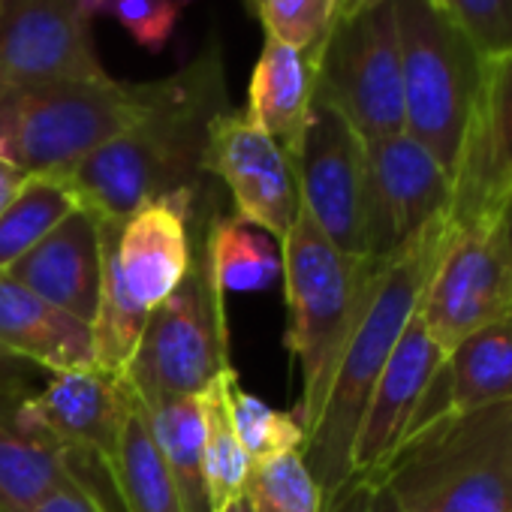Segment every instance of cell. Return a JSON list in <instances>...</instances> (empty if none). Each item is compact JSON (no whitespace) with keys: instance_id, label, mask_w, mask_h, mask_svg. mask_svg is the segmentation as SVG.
<instances>
[{"instance_id":"cell-1","label":"cell","mask_w":512,"mask_h":512,"mask_svg":"<svg viewBox=\"0 0 512 512\" xmlns=\"http://www.w3.org/2000/svg\"><path fill=\"white\" fill-rule=\"evenodd\" d=\"M229 109L223 46L217 37L178 73L154 82L151 109L121 136L97 148L64 181L100 220H127L154 199L199 193L211 121Z\"/></svg>"},{"instance_id":"cell-2","label":"cell","mask_w":512,"mask_h":512,"mask_svg":"<svg viewBox=\"0 0 512 512\" xmlns=\"http://www.w3.org/2000/svg\"><path fill=\"white\" fill-rule=\"evenodd\" d=\"M452 223L455 214L425 229L392 260H383L371 278L362 311L338 356L323 410L302 449L326 500L353 476L350 458L362 413L395 344L419 308L422 290L452 232Z\"/></svg>"},{"instance_id":"cell-3","label":"cell","mask_w":512,"mask_h":512,"mask_svg":"<svg viewBox=\"0 0 512 512\" xmlns=\"http://www.w3.org/2000/svg\"><path fill=\"white\" fill-rule=\"evenodd\" d=\"M220 208L217 181L202 193L193 211V260L181 287L148 314L133 362L124 374L133 395L154 407L169 398H196L229 362L226 293L217 281L208 220Z\"/></svg>"},{"instance_id":"cell-4","label":"cell","mask_w":512,"mask_h":512,"mask_svg":"<svg viewBox=\"0 0 512 512\" xmlns=\"http://www.w3.org/2000/svg\"><path fill=\"white\" fill-rule=\"evenodd\" d=\"M281 260L290 311L287 350L302 374L296 416L308 434L380 263L335 247L302 208L281 244Z\"/></svg>"},{"instance_id":"cell-5","label":"cell","mask_w":512,"mask_h":512,"mask_svg":"<svg viewBox=\"0 0 512 512\" xmlns=\"http://www.w3.org/2000/svg\"><path fill=\"white\" fill-rule=\"evenodd\" d=\"M383 476L401 512H512V404L431 419Z\"/></svg>"},{"instance_id":"cell-6","label":"cell","mask_w":512,"mask_h":512,"mask_svg":"<svg viewBox=\"0 0 512 512\" xmlns=\"http://www.w3.org/2000/svg\"><path fill=\"white\" fill-rule=\"evenodd\" d=\"M154 100V82H61L10 91L0 118V160L25 175L67 178L97 148L130 130Z\"/></svg>"},{"instance_id":"cell-7","label":"cell","mask_w":512,"mask_h":512,"mask_svg":"<svg viewBox=\"0 0 512 512\" xmlns=\"http://www.w3.org/2000/svg\"><path fill=\"white\" fill-rule=\"evenodd\" d=\"M401 79H404V133L413 136L449 175L452 190L464 172L482 61L428 0H395Z\"/></svg>"},{"instance_id":"cell-8","label":"cell","mask_w":512,"mask_h":512,"mask_svg":"<svg viewBox=\"0 0 512 512\" xmlns=\"http://www.w3.org/2000/svg\"><path fill=\"white\" fill-rule=\"evenodd\" d=\"M314 97L329 103L365 142L404 133L395 0H374L332 22L320 49Z\"/></svg>"},{"instance_id":"cell-9","label":"cell","mask_w":512,"mask_h":512,"mask_svg":"<svg viewBox=\"0 0 512 512\" xmlns=\"http://www.w3.org/2000/svg\"><path fill=\"white\" fill-rule=\"evenodd\" d=\"M512 314V247L500 214L455 217L416 317L443 353Z\"/></svg>"},{"instance_id":"cell-10","label":"cell","mask_w":512,"mask_h":512,"mask_svg":"<svg viewBox=\"0 0 512 512\" xmlns=\"http://www.w3.org/2000/svg\"><path fill=\"white\" fill-rule=\"evenodd\" d=\"M293 166L302 211L335 247L368 260V142L314 97Z\"/></svg>"},{"instance_id":"cell-11","label":"cell","mask_w":512,"mask_h":512,"mask_svg":"<svg viewBox=\"0 0 512 512\" xmlns=\"http://www.w3.org/2000/svg\"><path fill=\"white\" fill-rule=\"evenodd\" d=\"M202 169L226 187L232 214L241 223L263 229L284 244L302 205L296 166L281 142L256 127L244 109L229 106L208 127Z\"/></svg>"},{"instance_id":"cell-12","label":"cell","mask_w":512,"mask_h":512,"mask_svg":"<svg viewBox=\"0 0 512 512\" xmlns=\"http://www.w3.org/2000/svg\"><path fill=\"white\" fill-rule=\"evenodd\" d=\"M85 0H4L0 88L22 91L106 79Z\"/></svg>"},{"instance_id":"cell-13","label":"cell","mask_w":512,"mask_h":512,"mask_svg":"<svg viewBox=\"0 0 512 512\" xmlns=\"http://www.w3.org/2000/svg\"><path fill=\"white\" fill-rule=\"evenodd\" d=\"M452 214V181L413 136L368 142V260H392Z\"/></svg>"},{"instance_id":"cell-14","label":"cell","mask_w":512,"mask_h":512,"mask_svg":"<svg viewBox=\"0 0 512 512\" xmlns=\"http://www.w3.org/2000/svg\"><path fill=\"white\" fill-rule=\"evenodd\" d=\"M443 362L446 353L413 314L362 413L350 458L353 476L383 473L404 443L419 431Z\"/></svg>"},{"instance_id":"cell-15","label":"cell","mask_w":512,"mask_h":512,"mask_svg":"<svg viewBox=\"0 0 512 512\" xmlns=\"http://www.w3.org/2000/svg\"><path fill=\"white\" fill-rule=\"evenodd\" d=\"M208 187L154 199L121 223L103 220L118 278L145 314L160 308L190 272L193 211Z\"/></svg>"},{"instance_id":"cell-16","label":"cell","mask_w":512,"mask_h":512,"mask_svg":"<svg viewBox=\"0 0 512 512\" xmlns=\"http://www.w3.org/2000/svg\"><path fill=\"white\" fill-rule=\"evenodd\" d=\"M127 401L130 386L124 377L82 368L49 374L37 392L25 395L22 410L64 452L94 458L112 470Z\"/></svg>"},{"instance_id":"cell-17","label":"cell","mask_w":512,"mask_h":512,"mask_svg":"<svg viewBox=\"0 0 512 512\" xmlns=\"http://www.w3.org/2000/svg\"><path fill=\"white\" fill-rule=\"evenodd\" d=\"M7 278L91 326L103 287V220L79 205L13 263Z\"/></svg>"},{"instance_id":"cell-18","label":"cell","mask_w":512,"mask_h":512,"mask_svg":"<svg viewBox=\"0 0 512 512\" xmlns=\"http://www.w3.org/2000/svg\"><path fill=\"white\" fill-rule=\"evenodd\" d=\"M512 196V52L482 61L476 118L464 172L455 187V217H497Z\"/></svg>"},{"instance_id":"cell-19","label":"cell","mask_w":512,"mask_h":512,"mask_svg":"<svg viewBox=\"0 0 512 512\" xmlns=\"http://www.w3.org/2000/svg\"><path fill=\"white\" fill-rule=\"evenodd\" d=\"M0 353L46 374L97 368L91 326L7 275H0Z\"/></svg>"},{"instance_id":"cell-20","label":"cell","mask_w":512,"mask_h":512,"mask_svg":"<svg viewBox=\"0 0 512 512\" xmlns=\"http://www.w3.org/2000/svg\"><path fill=\"white\" fill-rule=\"evenodd\" d=\"M494 404H512V314L446 353L422 425L437 416H461Z\"/></svg>"},{"instance_id":"cell-21","label":"cell","mask_w":512,"mask_h":512,"mask_svg":"<svg viewBox=\"0 0 512 512\" xmlns=\"http://www.w3.org/2000/svg\"><path fill=\"white\" fill-rule=\"evenodd\" d=\"M22 392H0V512H34L55 488L70 482L67 452L22 410Z\"/></svg>"},{"instance_id":"cell-22","label":"cell","mask_w":512,"mask_h":512,"mask_svg":"<svg viewBox=\"0 0 512 512\" xmlns=\"http://www.w3.org/2000/svg\"><path fill=\"white\" fill-rule=\"evenodd\" d=\"M317 55L299 52L266 37L263 52L256 58L244 115L281 142L290 157L305 133L314 94H317Z\"/></svg>"},{"instance_id":"cell-23","label":"cell","mask_w":512,"mask_h":512,"mask_svg":"<svg viewBox=\"0 0 512 512\" xmlns=\"http://www.w3.org/2000/svg\"><path fill=\"white\" fill-rule=\"evenodd\" d=\"M109 476L124 512H184L163 452L157 446L148 410L133 395V389Z\"/></svg>"},{"instance_id":"cell-24","label":"cell","mask_w":512,"mask_h":512,"mask_svg":"<svg viewBox=\"0 0 512 512\" xmlns=\"http://www.w3.org/2000/svg\"><path fill=\"white\" fill-rule=\"evenodd\" d=\"M184 512H214L202 452V410L196 398H169L145 407Z\"/></svg>"},{"instance_id":"cell-25","label":"cell","mask_w":512,"mask_h":512,"mask_svg":"<svg viewBox=\"0 0 512 512\" xmlns=\"http://www.w3.org/2000/svg\"><path fill=\"white\" fill-rule=\"evenodd\" d=\"M208 244L223 293H260L284 272L281 244L269 232L241 223L223 208L208 220Z\"/></svg>"},{"instance_id":"cell-26","label":"cell","mask_w":512,"mask_h":512,"mask_svg":"<svg viewBox=\"0 0 512 512\" xmlns=\"http://www.w3.org/2000/svg\"><path fill=\"white\" fill-rule=\"evenodd\" d=\"M235 380L238 374L235 368H229L196 395L202 410V452H205V476H208V494L214 512L244 494V482L250 473V458L235 434L232 404H229Z\"/></svg>"},{"instance_id":"cell-27","label":"cell","mask_w":512,"mask_h":512,"mask_svg":"<svg viewBox=\"0 0 512 512\" xmlns=\"http://www.w3.org/2000/svg\"><path fill=\"white\" fill-rule=\"evenodd\" d=\"M76 208L79 199L64 178L28 175L25 187L0 214V275H7L13 263H19Z\"/></svg>"},{"instance_id":"cell-28","label":"cell","mask_w":512,"mask_h":512,"mask_svg":"<svg viewBox=\"0 0 512 512\" xmlns=\"http://www.w3.org/2000/svg\"><path fill=\"white\" fill-rule=\"evenodd\" d=\"M244 497L250 512H323L326 497L302 452L250 464Z\"/></svg>"},{"instance_id":"cell-29","label":"cell","mask_w":512,"mask_h":512,"mask_svg":"<svg viewBox=\"0 0 512 512\" xmlns=\"http://www.w3.org/2000/svg\"><path fill=\"white\" fill-rule=\"evenodd\" d=\"M229 404H232L235 434H238L250 464L284 455V452H302L305 449L308 434H305L296 413L278 410V407L266 404L263 398L250 395L247 389H241L238 380L232 386Z\"/></svg>"},{"instance_id":"cell-30","label":"cell","mask_w":512,"mask_h":512,"mask_svg":"<svg viewBox=\"0 0 512 512\" xmlns=\"http://www.w3.org/2000/svg\"><path fill=\"white\" fill-rule=\"evenodd\" d=\"M244 7L263 25L266 37L320 58L332 31L329 0H244Z\"/></svg>"},{"instance_id":"cell-31","label":"cell","mask_w":512,"mask_h":512,"mask_svg":"<svg viewBox=\"0 0 512 512\" xmlns=\"http://www.w3.org/2000/svg\"><path fill=\"white\" fill-rule=\"evenodd\" d=\"M193 0H85L91 16L115 19L136 46L163 52Z\"/></svg>"},{"instance_id":"cell-32","label":"cell","mask_w":512,"mask_h":512,"mask_svg":"<svg viewBox=\"0 0 512 512\" xmlns=\"http://www.w3.org/2000/svg\"><path fill=\"white\" fill-rule=\"evenodd\" d=\"M443 13L479 61L512 52V0H443Z\"/></svg>"},{"instance_id":"cell-33","label":"cell","mask_w":512,"mask_h":512,"mask_svg":"<svg viewBox=\"0 0 512 512\" xmlns=\"http://www.w3.org/2000/svg\"><path fill=\"white\" fill-rule=\"evenodd\" d=\"M323 512H401V509L386 476L374 473V476L347 479L341 491H335L326 500Z\"/></svg>"},{"instance_id":"cell-34","label":"cell","mask_w":512,"mask_h":512,"mask_svg":"<svg viewBox=\"0 0 512 512\" xmlns=\"http://www.w3.org/2000/svg\"><path fill=\"white\" fill-rule=\"evenodd\" d=\"M34 512H115V509L106 506L103 500H97L85 485L70 479L61 488H55L49 497H43L34 506Z\"/></svg>"},{"instance_id":"cell-35","label":"cell","mask_w":512,"mask_h":512,"mask_svg":"<svg viewBox=\"0 0 512 512\" xmlns=\"http://www.w3.org/2000/svg\"><path fill=\"white\" fill-rule=\"evenodd\" d=\"M40 368L22 362V359H13L7 353H0V392H22V389H31L34 380H37Z\"/></svg>"},{"instance_id":"cell-36","label":"cell","mask_w":512,"mask_h":512,"mask_svg":"<svg viewBox=\"0 0 512 512\" xmlns=\"http://www.w3.org/2000/svg\"><path fill=\"white\" fill-rule=\"evenodd\" d=\"M28 175L22 169H16L13 163L0 160V214H4V208L16 199V193L25 187Z\"/></svg>"},{"instance_id":"cell-37","label":"cell","mask_w":512,"mask_h":512,"mask_svg":"<svg viewBox=\"0 0 512 512\" xmlns=\"http://www.w3.org/2000/svg\"><path fill=\"white\" fill-rule=\"evenodd\" d=\"M329 4H332V22H335L338 16H350V13L374 4V0H329Z\"/></svg>"},{"instance_id":"cell-38","label":"cell","mask_w":512,"mask_h":512,"mask_svg":"<svg viewBox=\"0 0 512 512\" xmlns=\"http://www.w3.org/2000/svg\"><path fill=\"white\" fill-rule=\"evenodd\" d=\"M500 223H503L506 241H509V247H512V196L506 199V205H503V211H500Z\"/></svg>"},{"instance_id":"cell-39","label":"cell","mask_w":512,"mask_h":512,"mask_svg":"<svg viewBox=\"0 0 512 512\" xmlns=\"http://www.w3.org/2000/svg\"><path fill=\"white\" fill-rule=\"evenodd\" d=\"M217 512H250V503H247V497L241 494V497H235V500H229L223 509H217Z\"/></svg>"},{"instance_id":"cell-40","label":"cell","mask_w":512,"mask_h":512,"mask_svg":"<svg viewBox=\"0 0 512 512\" xmlns=\"http://www.w3.org/2000/svg\"><path fill=\"white\" fill-rule=\"evenodd\" d=\"M4 100H7V88H0V118H4Z\"/></svg>"},{"instance_id":"cell-41","label":"cell","mask_w":512,"mask_h":512,"mask_svg":"<svg viewBox=\"0 0 512 512\" xmlns=\"http://www.w3.org/2000/svg\"><path fill=\"white\" fill-rule=\"evenodd\" d=\"M428 4H431V7H437V10L443 13V0H428Z\"/></svg>"},{"instance_id":"cell-42","label":"cell","mask_w":512,"mask_h":512,"mask_svg":"<svg viewBox=\"0 0 512 512\" xmlns=\"http://www.w3.org/2000/svg\"><path fill=\"white\" fill-rule=\"evenodd\" d=\"M0 10H4V0H0Z\"/></svg>"}]
</instances>
